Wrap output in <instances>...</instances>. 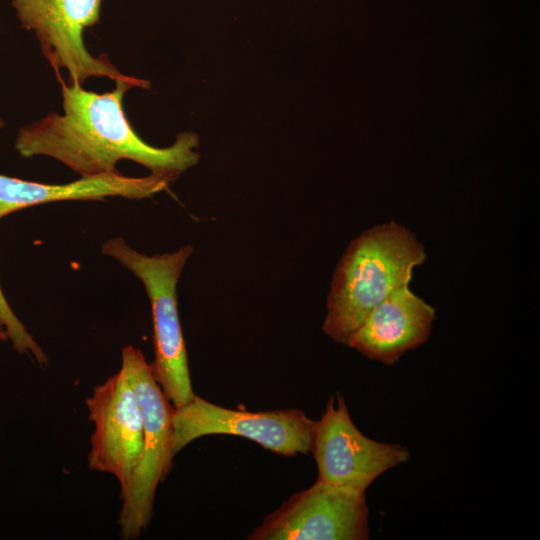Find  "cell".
Here are the masks:
<instances>
[{"label": "cell", "instance_id": "4", "mask_svg": "<svg viewBox=\"0 0 540 540\" xmlns=\"http://www.w3.org/2000/svg\"><path fill=\"white\" fill-rule=\"evenodd\" d=\"M120 370L132 386L143 417V450L127 488L121 492L120 538L135 540L150 523L156 489L171 470L174 407L155 380L141 350L125 346Z\"/></svg>", "mask_w": 540, "mask_h": 540}, {"label": "cell", "instance_id": "3", "mask_svg": "<svg viewBox=\"0 0 540 540\" xmlns=\"http://www.w3.org/2000/svg\"><path fill=\"white\" fill-rule=\"evenodd\" d=\"M101 253L115 259L144 285L152 310L153 376L174 408L195 397L177 304V284L192 245L170 253L145 255L132 249L121 237L105 241Z\"/></svg>", "mask_w": 540, "mask_h": 540}, {"label": "cell", "instance_id": "8", "mask_svg": "<svg viewBox=\"0 0 540 540\" xmlns=\"http://www.w3.org/2000/svg\"><path fill=\"white\" fill-rule=\"evenodd\" d=\"M365 492L317 480L290 497L249 540H367Z\"/></svg>", "mask_w": 540, "mask_h": 540}, {"label": "cell", "instance_id": "9", "mask_svg": "<svg viewBox=\"0 0 540 540\" xmlns=\"http://www.w3.org/2000/svg\"><path fill=\"white\" fill-rule=\"evenodd\" d=\"M94 424L90 438L88 467L111 474L123 492L143 450V417L137 396L119 370L97 385L86 399Z\"/></svg>", "mask_w": 540, "mask_h": 540}, {"label": "cell", "instance_id": "12", "mask_svg": "<svg viewBox=\"0 0 540 540\" xmlns=\"http://www.w3.org/2000/svg\"><path fill=\"white\" fill-rule=\"evenodd\" d=\"M0 327L5 331L14 349L33 356L41 365H47L48 357L25 326L15 315L0 287Z\"/></svg>", "mask_w": 540, "mask_h": 540}, {"label": "cell", "instance_id": "5", "mask_svg": "<svg viewBox=\"0 0 540 540\" xmlns=\"http://www.w3.org/2000/svg\"><path fill=\"white\" fill-rule=\"evenodd\" d=\"M102 0H12L21 27L34 31L41 50L57 77L68 72L69 83L83 84L90 77L115 82L137 78L121 73L106 53L93 56L86 49L83 31L100 21Z\"/></svg>", "mask_w": 540, "mask_h": 540}, {"label": "cell", "instance_id": "11", "mask_svg": "<svg viewBox=\"0 0 540 540\" xmlns=\"http://www.w3.org/2000/svg\"><path fill=\"white\" fill-rule=\"evenodd\" d=\"M175 176L152 173L128 177L118 171L65 184L26 181L0 174V218L15 211L48 202L103 200L108 197L142 199L164 190Z\"/></svg>", "mask_w": 540, "mask_h": 540}, {"label": "cell", "instance_id": "14", "mask_svg": "<svg viewBox=\"0 0 540 540\" xmlns=\"http://www.w3.org/2000/svg\"><path fill=\"white\" fill-rule=\"evenodd\" d=\"M5 125L4 121L0 119V129Z\"/></svg>", "mask_w": 540, "mask_h": 540}, {"label": "cell", "instance_id": "6", "mask_svg": "<svg viewBox=\"0 0 540 540\" xmlns=\"http://www.w3.org/2000/svg\"><path fill=\"white\" fill-rule=\"evenodd\" d=\"M172 424L175 454L202 436L228 434L252 440L278 455L295 456L310 452L316 421L299 409L235 410L195 395L186 405L174 408Z\"/></svg>", "mask_w": 540, "mask_h": 540}, {"label": "cell", "instance_id": "10", "mask_svg": "<svg viewBox=\"0 0 540 540\" xmlns=\"http://www.w3.org/2000/svg\"><path fill=\"white\" fill-rule=\"evenodd\" d=\"M435 309L406 283L378 304L347 341L369 359L392 365L430 336Z\"/></svg>", "mask_w": 540, "mask_h": 540}, {"label": "cell", "instance_id": "13", "mask_svg": "<svg viewBox=\"0 0 540 540\" xmlns=\"http://www.w3.org/2000/svg\"><path fill=\"white\" fill-rule=\"evenodd\" d=\"M8 339L5 331L0 327V340L6 341Z\"/></svg>", "mask_w": 540, "mask_h": 540}, {"label": "cell", "instance_id": "7", "mask_svg": "<svg viewBox=\"0 0 540 540\" xmlns=\"http://www.w3.org/2000/svg\"><path fill=\"white\" fill-rule=\"evenodd\" d=\"M317 480L366 492L370 484L409 459L406 447L366 437L353 423L343 396H331L316 421L310 450Z\"/></svg>", "mask_w": 540, "mask_h": 540}, {"label": "cell", "instance_id": "2", "mask_svg": "<svg viewBox=\"0 0 540 540\" xmlns=\"http://www.w3.org/2000/svg\"><path fill=\"white\" fill-rule=\"evenodd\" d=\"M425 249L403 226L390 222L364 231L341 257L327 299L322 326L327 336L347 344L370 312L424 263Z\"/></svg>", "mask_w": 540, "mask_h": 540}, {"label": "cell", "instance_id": "1", "mask_svg": "<svg viewBox=\"0 0 540 540\" xmlns=\"http://www.w3.org/2000/svg\"><path fill=\"white\" fill-rule=\"evenodd\" d=\"M58 80L64 114L51 113L23 126L15 140L21 157L48 156L82 177L116 172L117 163L123 159L135 161L152 173L175 177L196 163L193 135L182 134L172 146L156 148L131 127L123 97L129 89L145 87L147 82L119 80L112 91L98 94L78 83L67 84L61 77Z\"/></svg>", "mask_w": 540, "mask_h": 540}]
</instances>
